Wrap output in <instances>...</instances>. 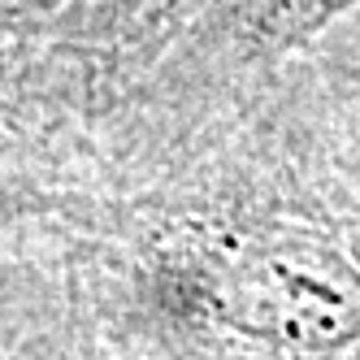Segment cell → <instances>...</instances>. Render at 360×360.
<instances>
[{
	"instance_id": "obj_1",
	"label": "cell",
	"mask_w": 360,
	"mask_h": 360,
	"mask_svg": "<svg viewBox=\"0 0 360 360\" xmlns=\"http://www.w3.org/2000/svg\"><path fill=\"white\" fill-rule=\"evenodd\" d=\"M213 304L235 330L330 356L360 339V269L317 239H261L213 269Z\"/></svg>"
}]
</instances>
